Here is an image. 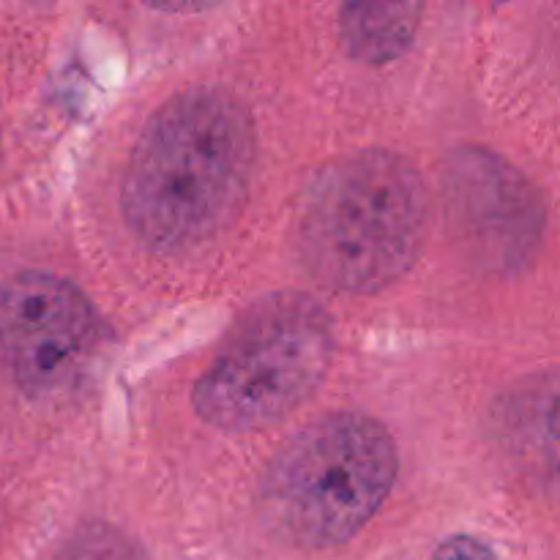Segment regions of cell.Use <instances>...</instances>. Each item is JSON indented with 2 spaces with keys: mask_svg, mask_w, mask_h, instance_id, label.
Segmentation results:
<instances>
[{
  "mask_svg": "<svg viewBox=\"0 0 560 560\" xmlns=\"http://www.w3.org/2000/svg\"><path fill=\"white\" fill-rule=\"evenodd\" d=\"M255 120L224 88H189L153 113L131 151L120 208L131 233L184 252L222 233L249 195Z\"/></svg>",
  "mask_w": 560,
  "mask_h": 560,
  "instance_id": "cell-1",
  "label": "cell"
},
{
  "mask_svg": "<svg viewBox=\"0 0 560 560\" xmlns=\"http://www.w3.org/2000/svg\"><path fill=\"white\" fill-rule=\"evenodd\" d=\"M427 235L419 170L394 151H359L328 162L295 213V246L326 288L375 293L416 262Z\"/></svg>",
  "mask_w": 560,
  "mask_h": 560,
  "instance_id": "cell-2",
  "label": "cell"
},
{
  "mask_svg": "<svg viewBox=\"0 0 560 560\" xmlns=\"http://www.w3.org/2000/svg\"><path fill=\"white\" fill-rule=\"evenodd\" d=\"M397 465V446L381 421L331 413L273 454L260 487L262 514L299 547L342 545L383 506Z\"/></svg>",
  "mask_w": 560,
  "mask_h": 560,
  "instance_id": "cell-3",
  "label": "cell"
},
{
  "mask_svg": "<svg viewBox=\"0 0 560 560\" xmlns=\"http://www.w3.org/2000/svg\"><path fill=\"white\" fill-rule=\"evenodd\" d=\"M334 353L326 310L304 293L252 304L195 386L197 416L222 432L262 430L320 386Z\"/></svg>",
  "mask_w": 560,
  "mask_h": 560,
  "instance_id": "cell-4",
  "label": "cell"
},
{
  "mask_svg": "<svg viewBox=\"0 0 560 560\" xmlns=\"http://www.w3.org/2000/svg\"><path fill=\"white\" fill-rule=\"evenodd\" d=\"M96 337V312L66 279L25 271L0 284V370L20 386L60 383L88 359Z\"/></svg>",
  "mask_w": 560,
  "mask_h": 560,
  "instance_id": "cell-5",
  "label": "cell"
},
{
  "mask_svg": "<svg viewBox=\"0 0 560 560\" xmlns=\"http://www.w3.org/2000/svg\"><path fill=\"white\" fill-rule=\"evenodd\" d=\"M448 208L463 224V235L481 255L498 262H517L541 235V211L528 184L498 156L468 153L454 167Z\"/></svg>",
  "mask_w": 560,
  "mask_h": 560,
  "instance_id": "cell-6",
  "label": "cell"
},
{
  "mask_svg": "<svg viewBox=\"0 0 560 560\" xmlns=\"http://www.w3.org/2000/svg\"><path fill=\"white\" fill-rule=\"evenodd\" d=\"M421 3H345L339 9L342 47L364 63H386L410 47Z\"/></svg>",
  "mask_w": 560,
  "mask_h": 560,
  "instance_id": "cell-7",
  "label": "cell"
},
{
  "mask_svg": "<svg viewBox=\"0 0 560 560\" xmlns=\"http://www.w3.org/2000/svg\"><path fill=\"white\" fill-rule=\"evenodd\" d=\"M58 560H142L140 552L131 545H126V539H120L118 534L107 528L91 530V534H82L74 545H69V550L63 552Z\"/></svg>",
  "mask_w": 560,
  "mask_h": 560,
  "instance_id": "cell-8",
  "label": "cell"
},
{
  "mask_svg": "<svg viewBox=\"0 0 560 560\" xmlns=\"http://www.w3.org/2000/svg\"><path fill=\"white\" fill-rule=\"evenodd\" d=\"M435 560H498V558L485 541L474 539V536H454V539L443 541L441 550L435 552Z\"/></svg>",
  "mask_w": 560,
  "mask_h": 560,
  "instance_id": "cell-9",
  "label": "cell"
}]
</instances>
